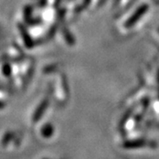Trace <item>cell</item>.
Masks as SVG:
<instances>
[{"mask_svg":"<svg viewBox=\"0 0 159 159\" xmlns=\"http://www.w3.org/2000/svg\"><path fill=\"white\" fill-rule=\"evenodd\" d=\"M12 137H13V134H7L5 135L4 138L2 139V141H1V145H2L3 147H6V146L8 145V143L11 142Z\"/></svg>","mask_w":159,"mask_h":159,"instance_id":"6da1fadb","label":"cell"},{"mask_svg":"<svg viewBox=\"0 0 159 159\" xmlns=\"http://www.w3.org/2000/svg\"><path fill=\"white\" fill-rule=\"evenodd\" d=\"M43 159H49V158H43Z\"/></svg>","mask_w":159,"mask_h":159,"instance_id":"7a4b0ae2","label":"cell"}]
</instances>
